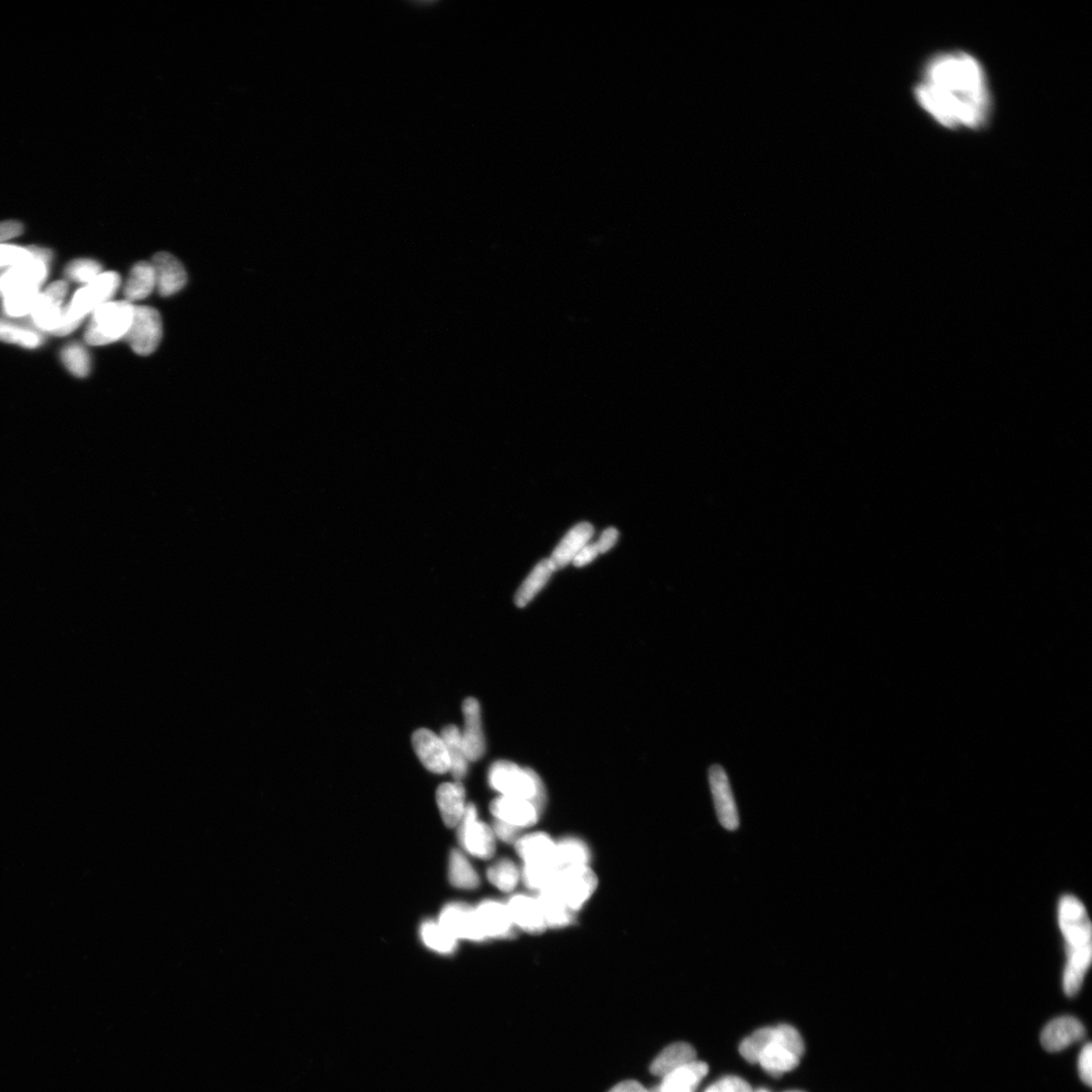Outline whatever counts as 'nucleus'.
Returning <instances> with one entry per match:
<instances>
[{"mask_svg": "<svg viewBox=\"0 0 1092 1092\" xmlns=\"http://www.w3.org/2000/svg\"><path fill=\"white\" fill-rule=\"evenodd\" d=\"M65 368L77 378H86L91 373L90 353L81 343L69 344L61 352Z\"/></svg>", "mask_w": 1092, "mask_h": 1092, "instance_id": "nucleus-37", "label": "nucleus"}, {"mask_svg": "<svg viewBox=\"0 0 1092 1092\" xmlns=\"http://www.w3.org/2000/svg\"><path fill=\"white\" fill-rule=\"evenodd\" d=\"M24 225L17 221H5L0 223V243L14 239L23 234Z\"/></svg>", "mask_w": 1092, "mask_h": 1092, "instance_id": "nucleus-44", "label": "nucleus"}, {"mask_svg": "<svg viewBox=\"0 0 1092 1092\" xmlns=\"http://www.w3.org/2000/svg\"><path fill=\"white\" fill-rule=\"evenodd\" d=\"M1058 922L1067 955L1064 989L1067 997H1075L1092 962L1091 921L1085 904L1074 895H1065L1059 902Z\"/></svg>", "mask_w": 1092, "mask_h": 1092, "instance_id": "nucleus-2", "label": "nucleus"}, {"mask_svg": "<svg viewBox=\"0 0 1092 1092\" xmlns=\"http://www.w3.org/2000/svg\"><path fill=\"white\" fill-rule=\"evenodd\" d=\"M458 940L483 942L487 940L480 927L476 910L465 903H450L440 913L438 921Z\"/></svg>", "mask_w": 1092, "mask_h": 1092, "instance_id": "nucleus-11", "label": "nucleus"}, {"mask_svg": "<svg viewBox=\"0 0 1092 1092\" xmlns=\"http://www.w3.org/2000/svg\"><path fill=\"white\" fill-rule=\"evenodd\" d=\"M804 1052V1042L800 1031L789 1025H779L773 1028L771 1041L761 1053L756 1064H760L767 1074L779 1077L800 1065Z\"/></svg>", "mask_w": 1092, "mask_h": 1092, "instance_id": "nucleus-4", "label": "nucleus"}, {"mask_svg": "<svg viewBox=\"0 0 1092 1092\" xmlns=\"http://www.w3.org/2000/svg\"><path fill=\"white\" fill-rule=\"evenodd\" d=\"M696 1050L688 1042H678L667 1046L658 1054L649 1066V1072L655 1076L664 1078L673 1071L696 1061Z\"/></svg>", "mask_w": 1092, "mask_h": 1092, "instance_id": "nucleus-25", "label": "nucleus"}, {"mask_svg": "<svg viewBox=\"0 0 1092 1092\" xmlns=\"http://www.w3.org/2000/svg\"><path fill=\"white\" fill-rule=\"evenodd\" d=\"M556 847L557 843L545 833L521 835L515 843L516 852L524 864L556 865Z\"/></svg>", "mask_w": 1092, "mask_h": 1092, "instance_id": "nucleus-21", "label": "nucleus"}, {"mask_svg": "<svg viewBox=\"0 0 1092 1092\" xmlns=\"http://www.w3.org/2000/svg\"><path fill=\"white\" fill-rule=\"evenodd\" d=\"M49 272V265L33 257L22 264L8 269L0 275V296L25 288H41Z\"/></svg>", "mask_w": 1092, "mask_h": 1092, "instance_id": "nucleus-17", "label": "nucleus"}, {"mask_svg": "<svg viewBox=\"0 0 1092 1092\" xmlns=\"http://www.w3.org/2000/svg\"><path fill=\"white\" fill-rule=\"evenodd\" d=\"M704 1092H753L746 1081L737 1076H725L715 1082Z\"/></svg>", "mask_w": 1092, "mask_h": 1092, "instance_id": "nucleus-41", "label": "nucleus"}, {"mask_svg": "<svg viewBox=\"0 0 1092 1092\" xmlns=\"http://www.w3.org/2000/svg\"><path fill=\"white\" fill-rule=\"evenodd\" d=\"M0 341L35 349L42 346L44 336L29 321L25 325V322L17 323L0 318Z\"/></svg>", "mask_w": 1092, "mask_h": 1092, "instance_id": "nucleus-29", "label": "nucleus"}, {"mask_svg": "<svg viewBox=\"0 0 1092 1092\" xmlns=\"http://www.w3.org/2000/svg\"><path fill=\"white\" fill-rule=\"evenodd\" d=\"M40 293V288L17 289L5 293L2 296L5 314L11 318L29 316Z\"/></svg>", "mask_w": 1092, "mask_h": 1092, "instance_id": "nucleus-31", "label": "nucleus"}, {"mask_svg": "<svg viewBox=\"0 0 1092 1092\" xmlns=\"http://www.w3.org/2000/svg\"><path fill=\"white\" fill-rule=\"evenodd\" d=\"M787 1092H803V1091H800V1090H792V1091H787Z\"/></svg>", "mask_w": 1092, "mask_h": 1092, "instance_id": "nucleus-49", "label": "nucleus"}, {"mask_svg": "<svg viewBox=\"0 0 1092 1092\" xmlns=\"http://www.w3.org/2000/svg\"><path fill=\"white\" fill-rule=\"evenodd\" d=\"M757 1092H768V1091H767V1090H760V1091H757Z\"/></svg>", "mask_w": 1092, "mask_h": 1092, "instance_id": "nucleus-50", "label": "nucleus"}, {"mask_svg": "<svg viewBox=\"0 0 1092 1092\" xmlns=\"http://www.w3.org/2000/svg\"><path fill=\"white\" fill-rule=\"evenodd\" d=\"M448 877L450 883L459 889H476L480 883L478 872L466 855L457 850L450 854Z\"/></svg>", "mask_w": 1092, "mask_h": 1092, "instance_id": "nucleus-32", "label": "nucleus"}, {"mask_svg": "<svg viewBox=\"0 0 1092 1092\" xmlns=\"http://www.w3.org/2000/svg\"><path fill=\"white\" fill-rule=\"evenodd\" d=\"M600 555L597 544L586 545L579 553L575 557L573 563L576 567H584L591 562Z\"/></svg>", "mask_w": 1092, "mask_h": 1092, "instance_id": "nucleus-45", "label": "nucleus"}, {"mask_svg": "<svg viewBox=\"0 0 1092 1092\" xmlns=\"http://www.w3.org/2000/svg\"><path fill=\"white\" fill-rule=\"evenodd\" d=\"M708 1071L710 1068L704 1062L694 1061L662 1078V1084L657 1086L661 1092H695Z\"/></svg>", "mask_w": 1092, "mask_h": 1092, "instance_id": "nucleus-26", "label": "nucleus"}, {"mask_svg": "<svg viewBox=\"0 0 1092 1092\" xmlns=\"http://www.w3.org/2000/svg\"><path fill=\"white\" fill-rule=\"evenodd\" d=\"M32 259L33 255L28 248L0 244V268L12 269Z\"/></svg>", "mask_w": 1092, "mask_h": 1092, "instance_id": "nucleus-40", "label": "nucleus"}, {"mask_svg": "<svg viewBox=\"0 0 1092 1092\" xmlns=\"http://www.w3.org/2000/svg\"><path fill=\"white\" fill-rule=\"evenodd\" d=\"M436 800L446 825L448 828H456L467 809L464 786L458 781L441 784L437 789Z\"/></svg>", "mask_w": 1092, "mask_h": 1092, "instance_id": "nucleus-22", "label": "nucleus"}, {"mask_svg": "<svg viewBox=\"0 0 1092 1092\" xmlns=\"http://www.w3.org/2000/svg\"><path fill=\"white\" fill-rule=\"evenodd\" d=\"M489 881L499 890L513 891L521 880V871L516 864L511 860H500L488 869Z\"/></svg>", "mask_w": 1092, "mask_h": 1092, "instance_id": "nucleus-36", "label": "nucleus"}, {"mask_svg": "<svg viewBox=\"0 0 1092 1092\" xmlns=\"http://www.w3.org/2000/svg\"><path fill=\"white\" fill-rule=\"evenodd\" d=\"M608 1092H651L635 1080H625L616 1085Z\"/></svg>", "mask_w": 1092, "mask_h": 1092, "instance_id": "nucleus-47", "label": "nucleus"}, {"mask_svg": "<svg viewBox=\"0 0 1092 1092\" xmlns=\"http://www.w3.org/2000/svg\"><path fill=\"white\" fill-rule=\"evenodd\" d=\"M440 736L447 746L450 763L449 772L455 780L459 782L467 776L469 764L460 730L456 725H448L444 728Z\"/></svg>", "mask_w": 1092, "mask_h": 1092, "instance_id": "nucleus-28", "label": "nucleus"}, {"mask_svg": "<svg viewBox=\"0 0 1092 1092\" xmlns=\"http://www.w3.org/2000/svg\"><path fill=\"white\" fill-rule=\"evenodd\" d=\"M1078 1071L1082 1081L1088 1086L1092 1085V1047L1090 1042L1082 1048L1078 1057Z\"/></svg>", "mask_w": 1092, "mask_h": 1092, "instance_id": "nucleus-42", "label": "nucleus"}, {"mask_svg": "<svg viewBox=\"0 0 1092 1092\" xmlns=\"http://www.w3.org/2000/svg\"><path fill=\"white\" fill-rule=\"evenodd\" d=\"M488 782L491 789L502 796L528 800L544 811L546 804V787L533 769L523 768L510 761H497L490 767Z\"/></svg>", "mask_w": 1092, "mask_h": 1092, "instance_id": "nucleus-3", "label": "nucleus"}, {"mask_svg": "<svg viewBox=\"0 0 1092 1092\" xmlns=\"http://www.w3.org/2000/svg\"><path fill=\"white\" fill-rule=\"evenodd\" d=\"M103 273L102 265L93 259H77L67 265L65 274L75 282L88 284Z\"/></svg>", "mask_w": 1092, "mask_h": 1092, "instance_id": "nucleus-39", "label": "nucleus"}, {"mask_svg": "<svg viewBox=\"0 0 1092 1092\" xmlns=\"http://www.w3.org/2000/svg\"><path fill=\"white\" fill-rule=\"evenodd\" d=\"M135 306L127 301L108 302L92 314L85 331V341L103 347L125 339L131 327Z\"/></svg>", "mask_w": 1092, "mask_h": 1092, "instance_id": "nucleus-5", "label": "nucleus"}, {"mask_svg": "<svg viewBox=\"0 0 1092 1092\" xmlns=\"http://www.w3.org/2000/svg\"><path fill=\"white\" fill-rule=\"evenodd\" d=\"M558 871L555 864H524L521 880L529 889L540 892L552 887Z\"/></svg>", "mask_w": 1092, "mask_h": 1092, "instance_id": "nucleus-35", "label": "nucleus"}, {"mask_svg": "<svg viewBox=\"0 0 1092 1092\" xmlns=\"http://www.w3.org/2000/svg\"><path fill=\"white\" fill-rule=\"evenodd\" d=\"M475 910L486 939L514 937L516 928L511 920L506 903L489 899L480 902Z\"/></svg>", "mask_w": 1092, "mask_h": 1092, "instance_id": "nucleus-15", "label": "nucleus"}, {"mask_svg": "<svg viewBox=\"0 0 1092 1092\" xmlns=\"http://www.w3.org/2000/svg\"><path fill=\"white\" fill-rule=\"evenodd\" d=\"M773 1035V1028L757 1030L753 1035L745 1039L740 1046L741 1055L749 1062L756 1064L761 1053L769 1044Z\"/></svg>", "mask_w": 1092, "mask_h": 1092, "instance_id": "nucleus-38", "label": "nucleus"}, {"mask_svg": "<svg viewBox=\"0 0 1092 1092\" xmlns=\"http://www.w3.org/2000/svg\"><path fill=\"white\" fill-rule=\"evenodd\" d=\"M120 285L119 274L114 271L103 272L100 277L85 284V287L74 294L72 301L64 309L65 318L69 322L82 325L88 314L111 302Z\"/></svg>", "mask_w": 1092, "mask_h": 1092, "instance_id": "nucleus-6", "label": "nucleus"}, {"mask_svg": "<svg viewBox=\"0 0 1092 1092\" xmlns=\"http://www.w3.org/2000/svg\"><path fill=\"white\" fill-rule=\"evenodd\" d=\"M595 873L587 867L559 870L552 887L570 909L579 911L597 889Z\"/></svg>", "mask_w": 1092, "mask_h": 1092, "instance_id": "nucleus-9", "label": "nucleus"}, {"mask_svg": "<svg viewBox=\"0 0 1092 1092\" xmlns=\"http://www.w3.org/2000/svg\"><path fill=\"white\" fill-rule=\"evenodd\" d=\"M491 812L495 820L513 825L520 831L535 825L543 813L533 802L502 795L491 802Z\"/></svg>", "mask_w": 1092, "mask_h": 1092, "instance_id": "nucleus-14", "label": "nucleus"}, {"mask_svg": "<svg viewBox=\"0 0 1092 1092\" xmlns=\"http://www.w3.org/2000/svg\"><path fill=\"white\" fill-rule=\"evenodd\" d=\"M1084 1025L1074 1017L1053 1020L1042 1031L1041 1042L1048 1052L1064 1051L1086 1038Z\"/></svg>", "mask_w": 1092, "mask_h": 1092, "instance_id": "nucleus-16", "label": "nucleus"}, {"mask_svg": "<svg viewBox=\"0 0 1092 1092\" xmlns=\"http://www.w3.org/2000/svg\"><path fill=\"white\" fill-rule=\"evenodd\" d=\"M155 288L156 278L152 264L145 261L138 262L134 265L125 282L126 301L132 303L144 300L150 296Z\"/></svg>", "mask_w": 1092, "mask_h": 1092, "instance_id": "nucleus-27", "label": "nucleus"}, {"mask_svg": "<svg viewBox=\"0 0 1092 1092\" xmlns=\"http://www.w3.org/2000/svg\"><path fill=\"white\" fill-rule=\"evenodd\" d=\"M68 292V283L59 281L51 283L40 293L35 308L29 314V323L42 333L54 334L61 327L64 308L63 301Z\"/></svg>", "mask_w": 1092, "mask_h": 1092, "instance_id": "nucleus-10", "label": "nucleus"}, {"mask_svg": "<svg viewBox=\"0 0 1092 1092\" xmlns=\"http://www.w3.org/2000/svg\"><path fill=\"white\" fill-rule=\"evenodd\" d=\"M554 572L555 570L548 558L540 562L518 589L515 595L516 605L518 607H525L533 601V599L546 585Z\"/></svg>", "mask_w": 1092, "mask_h": 1092, "instance_id": "nucleus-33", "label": "nucleus"}, {"mask_svg": "<svg viewBox=\"0 0 1092 1092\" xmlns=\"http://www.w3.org/2000/svg\"><path fill=\"white\" fill-rule=\"evenodd\" d=\"M412 743L419 760L428 771L435 774L449 772V757L440 735L421 728L413 734Z\"/></svg>", "mask_w": 1092, "mask_h": 1092, "instance_id": "nucleus-13", "label": "nucleus"}, {"mask_svg": "<svg viewBox=\"0 0 1092 1092\" xmlns=\"http://www.w3.org/2000/svg\"><path fill=\"white\" fill-rule=\"evenodd\" d=\"M537 901L547 928L563 929L576 921V911L568 907L553 888L538 892Z\"/></svg>", "mask_w": 1092, "mask_h": 1092, "instance_id": "nucleus-24", "label": "nucleus"}, {"mask_svg": "<svg viewBox=\"0 0 1092 1092\" xmlns=\"http://www.w3.org/2000/svg\"><path fill=\"white\" fill-rule=\"evenodd\" d=\"M162 331L159 311L147 306H135L131 327L125 340L138 356L147 357L159 348Z\"/></svg>", "mask_w": 1092, "mask_h": 1092, "instance_id": "nucleus-7", "label": "nucleus"}, {"mask_svg": "<svg viewBox=\"0 0 1092 1092\" xmlns=\"http://www.w3.org/2000/svg\"><path fill=\"white\" fill-rule=\"evenodd\" d=\"M514 927L529 933H541L546 930V923L537 899L527 894H515L506 903Z\"/></svg>", "mask_w": 1092, "mask_h": 1092, "instance_id": "nucleus-18", "label": "nucleus"}, {"mask_svg": "<svg viewBox=\"0 0 1092 1092\" xmlns=\"http://www.w3.org/2000/svg\"><path fill=\"white\" fill-rule=\"evenodd\" d=\"M155 272L156 288L162 297H171L181 292L188 277L183 265L173 255L166 252L157 253L152 261Z\"/></svg>", "mask_w": 1092, "mask_h": 1092, "instance_id": "nucleus-20", "label": "nucleus"}, {"mask_svg": "<svg viewBox=\"0 0 1092 1092\" xmlns=\"http://www.w3.org/2000/svg\"><path fill=\"white\" fill-rule=\"evenodd\" d=\"M555 860L558 870L587 867L591 861V851L582 840L566 838L557 843Z\"/></svg>", "mask_w": 1092, "mask_h": 1092, "instance_id": "nucleus-30", "label": "nucleus"}, {"mask_svg": "<svg viewBox=\"0 0 1092 1092\" xmlns=\"http://www.w3.org/2000/svg\"><path fill=\"white\" fill-rule=\"evenodd\" d=\"M491 830H493L497 839L507 844H515L521 836V831L519 829L497 820H495L493 828H491Z\"/></svg>", "mask_w": 1092, "mask_h": 1092, "instance_id": "nucleus-43", "label": "nucleus"}, {"mask_svg": "<svg viewBox=\"0 0 1092 1092\" xmlns=\"http://www.w3.org/2000/svg\"><path fill=\"white\" fill-rule=\"evenodd\" d=\"M710 784L718 821L727 831L734 832L739 829V812H737L730 780L722 766L711 767Z\"/></svg>", "mask_w": 1092, "mask_h": 1092, "instance_id": "nucleus-12", "label": "nucleus"}, {"mask_svg": "<svg viewBox=\"0 0 1092 1092\" xmlns=\"http://www.w3.org/2000/svg\"><path fill=\"white\" fill-rule=\"evenodd\" d=\"M919 105L950 130H977L987 121L990 95L976 58L962 51L931 57L914 87Z\"/></svg>", "mask_w": 1092, "mask_h": 1092, "instance_id": "nucleus-1", "label": "nucleus"}, {"mask_svg": "<svg viewBox=\"0 0 1092 1092\" xmlns=\"http://www.w3.org/2000/svg\"><path fill=\"white\" fill-rule=\"evenodd\" d=\"M649 1091H651V1092H661V1091H660V1088H658V1086H655V1087H653V1088L649 1089Z\"/></svg>", "mask_w": 1092, "mask_h": 1092, "instance_id": "nucleus-48", "label": "nucleus"}, {"mask_svg": "<svg viewBox=\"0 0 1092 1092\" xmlns=\"http://www.w3.org/2000/svg\"><path fill=\"white\" fill-rule=\"evenodd\" d=\"M458 826L462 848L481 860L493 857L496 851V836L488 824L479 820L474 804L467 805L466 812Z\"/></svg>", "mask_w": 1092, "mask_h": 1092, "instance_id": "nucleus-8", "label": "nucleus"}, {"mask_svg": "<svg viewBox=\"0 0 1092 1092\" xmlns=\"http://www.w3.org/2000/svg\"><path fill=\"white\" fill-rule=\"evenodd\" d=\"M594 535L593 525L583 523L570 529L568 535L558 544L549 562L556 570L565 568L570 562H573L575 557L579 553L589 540Z\"/></svg>", "mask_w": 1092, "mask_h": 1092, "instance_id": "nucleus-23", "label": "nucleus"}, {"mask_svg": "<svg viewBox=\"0 0 1092 1092\" xmlns=\"http://www.w3.org/2000/svg\"><path fill=\"white\" fill-rule=\"evenodd\" d=\"M618 539V531L615 528H608L604 531L601 537L597 541L600 554H605L610 548H612Z\"/></svg>", "mask_w": 1092, "mask_h": 1092, "instance_id": "nucleus-46", "label": "nucleus"}, {"mask_svg": "<svg viewBox=\"0 0 1092 1092\" xmlns=\"http://www.w3.org/2000/svg\"><path fill=\"white\" fill-rule=\"evenodd\" d=\"M464 730L460 731L469 762H476L486 752V740L481 723L480 705L475 698H468L462 705Z\"/></svg>", "mask_w": 1092, "mask_h": 1092, "instance_id": "nucleus-19", "label": "nucleus"}, {"mask_svg": "<svg viewBox=\"0 0 1092 1092\" xmlns=\"http://www.w3.org/2000/svg\"><path fill=\"white\" fill-rule=\"evenodd\" d=\"M421 938L426 946L439 954H451L458 948V940L439 922L428 921L422 924Z\"/></svg>", "mask_w": 1092, "mask_h": 1092, "instance_id": "nucleus-34", "label": "nucleus"}]
</instances>
